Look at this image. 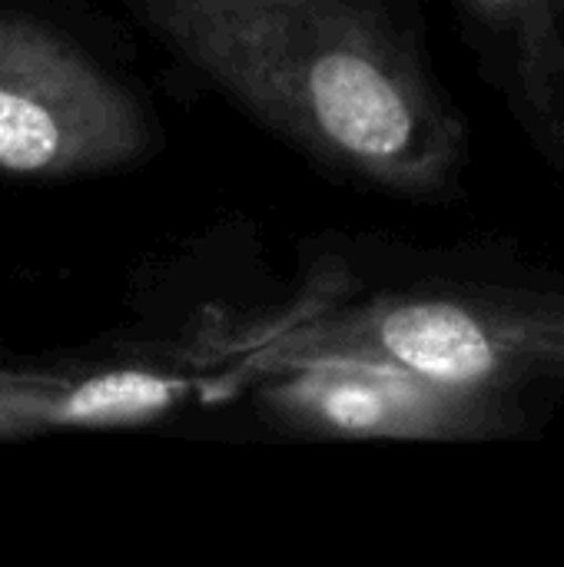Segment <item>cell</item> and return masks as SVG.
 Wrapping results in <instances>:
<instances>
[{"label": "cell", "mask_w": 564, "mask_h": 567, "mask_svg": "<svg viewBox=\"0 0 564 567\" xmlns=\"http://www.w3.org/2000/svg\"><path fill=\"white\" fill-rule=\"evenodd\" d=\"M223 100L319 173L445 203L469 126L409 0H126Z\"/></svg>", "instance_id": "6da1fadb"}, {"label": "cell", "mask_w": 564, "mask_h": 567, "mask_svg": "<svg viewBox=\"0 0 564 567\" xmlns=\"http://www.w3.org/2000/svg\"><path fill=\"white\" fill-rule=\"evenodd\" d=\"M253 352L256 369L319 352L389 359L525 399L564 382V282L412 276L366 289L319 256L293 306L253 332Z\"/></svg>", "instance_id": "7a4b0ae2"}, {"label": "cell", "mask_w": 564, "mask_h": 567, "mask_svg": "<svg viewBox=\"0 0 564 567\" xmlns=\"http://www.w3.org/2000/svg\"><path fill=\"white\" fill-rule=\"evenodd\" d=\"M256 405L289 435L339 442H489L525 432V399L452 385L369 355H299L259 369Z\"/></svg>", "instance_id": "3957f363"}, {"label": "cell", "mask_w": 564, "mask_h": 567, "mask_svg": "<svg viewBox=\"0 0 564 567\" xmlns=\"http://www.w3.org/2000/svg\"><path fill=\"white\" fill-rule=\"evenodd\" d=\"M150 143L146 110L106 66L33 20L0 17V173H110Z\"/></svg>", "instance_id": "277c9868"}, {"label": "cell", "mask_w": 564, "mask_h": 567, "mask_svg": "<svg viewBox=\"0 0 564 567\" xmlns=\"http://www.w3.org/2000/svg\"><path fill=\"white\" fill-rule=\"evenodd\" d=\"M479 66L564 173V0H455Z\"/></svg>", "instance_id": "5b68a950"}]
</instances>
